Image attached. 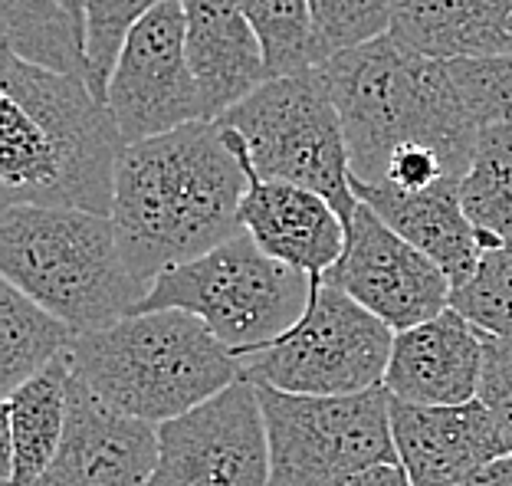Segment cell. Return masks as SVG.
<instances>
[{"instance_id": "obj_1", "label": "cell", "mask_w": 512, "mask_h": 486, "mask_svg": "<svg viewBox=\"0 0 512 486\" xmlns=\"http://www.w3.org/2000/svg\"><path fill=\"white\" fill-rule=\"evenodd\" d=\"M247 191V165L220 122L128 145L109 214L125 263L155 286L158 276L217 250L243 230Z\"/></svg>"}, {"instance_id": "obj_2", "label": "cell", "mask_w": 512, "mask_h": 486, "mask_svg": "<svg viewBox=\"0 0 512 486\" xmlns=\"http://www.w3.org/2000/svg\"><path fill=\"white\" fill-rule=\"evenodd\" d=\"M125 138L83 76L14 53L0 66V188L4 207L33 204L112 214Z\"/></svg>"}, {"instance_id": "obj_3", "label": "cell", "mask_w": 512, "mask_h": 486, "mask_svg": "<svg viewBox=\"0 0 512 486\" xmlns=\"http://www.w3.org/2000/svg\"><path fill=\"white\" fill-rule=\"evenodd\" d=\"M342 115L352 178L384 184L394 155L430 148L467 178L480 125L463 106L444 63L411 53L394 37L332 56L322 66Z\"/></svg>"}, {"instance_id": "obj_4", "label": "cell", "mask_w": 512, "mask_h": 486, "mask_svg": "<svg viewBox=\"0 0 512 486\" xmlns=\"http://www.w3.org/2000/svg\"><path fill=\"white\" fill-rule=\"evenodd\" d=\"M66 358L92 395L155 427L184 418L243 378V358L184 309L132 312L83 332Z\"/></svg>"}, {"instance_id": "obj_5", "label": "cell", "mask_w": 512, "mask_h": 486, "mask_svg": "<svg viewBox=\"0 0 512 486\" xmlns=\"http://www.w3.org/2000/svg\"><path fill=\"white\" fill-rule=\"evenodd\" d=\"M0 273L79 335L132 316L151 289L125 263L112 217L33 204L0 214Z\"/></svg>"}, {"instance_id": "obj_6", "label": "cell", "mask_w": 512, "mask_h": 486, "mask_svg": "<svg viewBox=\"0 0 512 486\" xmlns=\"http://www.w3.org/2000/svg\"><path fill=\"white\" fill-rule=\"evenodd\" d=\"M316 283V276L266 257L247 230H240L217 250L158 276L135 312L184 309L230 352L247 358L299 326Z\"/></svg>"}, {"instance_id": "obj_7", "label": "cell", "mask_w": 512, "mask_h": 486, "mask_svg": "<svg viewBox=\"0 0 512 486\" xmlns=\"http://www.w3.org/2000/svg\"><path fill=\"white\" fill-rule=\"evenodd\" d=\"M220 125L243 142L256 175L322 194L348 227L358 198L342 115L322 66L263 83Z\"/></svg>"}, {"instance_id": "obj_8", "label": "cell", "mask_w": 512, "mask_h": 486, "mask_svg": "<svg viewBox=\"0 0 512 486\" xmlns=\"http://www.w3.org/2000/svg\"><path fill=\"white\" fill-rule=\"evenodd\" d=\"M273 486H342L378 464H394L391 391L378 385L358 395H286L256 385Z\"/></svg>"}, {"instance_id": "obj_9", "label": "cell", "mask_w": 512, "mask_h": 486, "mask_svg": "<svg viewBox=\"0 0 512 486\" xmlns=\"http://www.w3.org/2000/svg\"><path fill=\"white\" fill-rule=\"evenodd\" d=\"M391 349V326L319 280L299 326L243 358V378L286 395H358L384 385Z\"/></svg>"}, {"instance_id": "obj_10", "label": "cell", "mask_w": 512, "mask_h": 486, "mask_svg": "<svg viewBox=\"0 0 512 486\" xmlns=\"http://www.w3.org/2000/svg\"><path fill=\"white\" fill-rule=\"evenodd\" d=\"M106 106L125 145L207 122L197 79L188 60V20L184 4L171 0L128 33L112 69Z\"/></svg>"}, {"instance_id": "obj_11", "label": "cell", "mask_w": 512, "mask_h": 486, "mask_svg": "<svg viewBox=\"0 0 512 486\" xmlns=\"http://www.w3.org/2000/svg\"><path fill=\"white\" fill-rule=\"evenodd\" d=\"M148 486H273L270 437L253 381L240 378L184 418L161 424Z\"/></svg>"}, {"instance_id": "obj_12", "label": "cell", "mask_w": 512, "mask_h": 486, "mask_svg": "<svg viewBox=\"0 0 512 486\" xmlns=\"http://www.w3.org/2000/svg\"><path fill=\"white\" fill-rule=\"evenodd\" d=\"M322 283L342 289L394 332H407L440 316L450 309L453 296L450 276L427 253L394 234L362 201L348 221L345 253L322 276Z\"/></svg>"}, {"instance_id": "obj_13", "label": "cell", "mask_w": 512, "mask_h": 486, "mask_svg": "<svg viewBox=\"0 0 512 486\" xmlns=\"http://www.w3.org/2000/svg\"><path fill=\"white\" fill-rule=\"evenodd\" d=\"M155 467L158 427L122 414L69 375L63 441L33 486H148Z\"/></svg>"}, {"instance_id": "obj_14", "label": "cell", "mask_w": 512, "mask_h": 486, "mask_svg": "<svg viewBox=\"0 0 512 486\" xmlns=\"http://www.w3.org/2000/svg\"><path fill=\"white\" fill-rule=\"evenodd\" d=\"M240 152L250 175V191L240 207V224L256 240L266 257L293 266L322 280L345 253L348 227L342 214L316 191L296 188L286 181H266L250 168L247 148L240 138L224 129Z\"/></svg>"}, {"instance_id": "obj_15", "label": "cell", "mask_w": 512, "mask_h": 486, "mask_svg": "<svg viewBox=\"0 0 512 486\" xmlns=\"http://www.w3.org/2000/svg\"><path fill=\"white\" fill-rule=\"evenodd\" d=\"M483 365L486 335L457 309H444L421 326L394 332L384 388L407 404L453 408L476 401Z\"/></svg>"}, {"instance_id": "obj_16", "label": "cell", "mask_w": 512, "mask_h": 486, "mask_svg": "<svg viewBox=\"0 0 512 486\" xmlns=\"http://www.w3.org/2000/svg\"><path fill=\"white\" fill-rule=\"evenodd\" d=\"M391 434L398 464L414 486H457L509 454L496 421L480 401L424 408L391 398Z\"/></svg>"}, {"instance_id": "obj_17", "label": "cell", "mask_w": 512, "mask_h": 486, "mask_svg": "<svg viewBox=\"0 0 512 486\" xmlns=\"http://www.w3.org/2000/svg\"><path fill=\"white\" fill-rule=\"evenodd\" d=\"M181 4L188 20V60L201 89L204 119L220 122L263 83H270L263 46L240 0H181Z\"/></svg>"}, {"instance_id": "obj_18", "label": "cell", "mask_w": 512, "mask_h": 486, "mask_svg": "<svg viewBox=\"0 0 512 486\" xmlns=\"http://www.w3.org/2000/svg\"><path fill=\"white\" fill-rule=\"evenodd\" d=\"M352 194L368 204L394 234L427 253L450 276L453 289L467 283L480 266L486 250L463 211L457 181L437 184L421 194H407L394 188H371V184L352 178Z\"/></svg>"}, {"instance_id": "obj_19", "label": "cell", "mask_w": 512, "mask_h": 486, "mask_svg": "<svg viewBox=\"0 0 512 486\" xmlns=\"http://www.w3.org/2000/svg\"><path fill=\"white\" fill-rule=\"evenodd\" d=\"M391 37L427 60L512 53V0H394Z\"/></svg>"}, {"instance_id": "obj_20", "label": "cell", "mask_w": 512, "mask_h": 486, "mask_svg": "<svg viewBox=\"0 0 512 486\" xmlns=\"http://www.w3.org/2000/svg\"><path fill=\"white\" fill-rule=\"evenodd\" d=\"M69 358L4 398V486H33L50 470L66 427Z\"/></svg>"}, {"instance_id": "obj_21", "label": "cell", "mask_w": 512, "mask_h": 486, "mask_svg": "<svg viewBox=\"0 0 512 486\" xmlns=\"http://www.w3.org/2000/svg\"><path fill=\"white\" fill-rule=\"evenodd\" d=\"M76 329L23 296L7 280L0 283V391L4 398L69 355Z\"/></svg>"}, {"instance_id": "obj_22", "label": "cell", "mask_w": 512, "mask_h": 486, "mask_svg": "<svg viewBox=\"0 0 512 486\" xmlns=\"http://www.w3.org/2000/svg\"><path fill=\"white\" fill-rule=\"evenodd\" d=\"M460 201L483 250H512V129L486 125L476 138Z\"/></svg>"}, {"instance_id": "obj_23", "label": "cell", "mask_w": 512, "mask_h": 486, "mask_svg": "<svg viewBox=\"0 0 512 486\" xmlns=\"http://www.w3.org/2000/svg\"><path fill=\"white\" fill-rule=\"evenodd\" d=\"M4 53L86 79V40L60 0H0Z\"/></svg>"}, {"instance_id": "obj_24", "label": "cell", "mask_w": 512, "mask_h": 486, "mask_svg": "<svg viewBox=\"0 0 512 486\" xmlns=\"http://www.w3.org/2000/svg\"><path fill=\"white\" fill-rule=\"evenodd\" d=\"M240 7L263 46L270 79L322 66L309 0H240Z\"/></svg>"}, {"instance_id": "obj_25", "label": "cell", "mask_w": 512, "mask_h": 486, "mask_svg": "<svg viewBox=\"0 0 512 486\" xmlns=\"http://www.w3.org/2000/svg\"><path fill=\"white\" fill-rule=\"evenodd\" d=\"M161 4L171 0H86V83L102 102L128 33Z\"/></svg>"}, {"instance_id": "obj_26", "label": "cell", "mask_w": 512, "mask_h": 486, "mask_svg": "<svg viewBox=\"0 0 512 486\" xmlns=\"http://www.w3.org/2000/svg\"><path fill=\"white\" fill-rule=\"evenodd\" d=\"M309 10L322 66L332 56L391 37L394 27V0H309Z\"/></svg>"}, {"instance_id": "obj_27", "label": "cell", "mask_w": 512, "mask_h": 486, "mask_svg": "<svg viewBox=\"0 0 512 486\" xmlns=\"http://www.w3.org/2000/svg\"><path fill=\"white\" fill-rule=\"evenodd\" d=\"M450 309L490 339L512 342V250H486L470 280L453 289Z\"/></svg>"}, {"instance_id": "obj_28", "label": "cell", "mask_w": 512, "mask_h": 486, "mask_svg": "<svg viewBox=\"0 0 512 486\" xmlns=\"http://www.w3.org/2000/svg\"><path fill=\"white\" fill-rule=\"evenodd\" d=\"M444 66L480 129L486 125L512 129V53L483 56V60H453Z\"/></svg>"}, {"instance_id": "obj_29", "label": "cell", "mask_w": 512, "mask_h": 486, "mask_svg": "<svg viewBox=\"0 0 512 486\" xmlns=\"http://www.w3.org/2000/svg\"><path fill=\"white\" fill-rule=\"evenodd\" d=\"M476 401L490 411L499 437L512 454V342L486 335V365Z\"/></svg>"}, {"instance_id": "obj_30", "label": "cell", "mask_w": 512, "mask_h": 486, "mask_svg": "<svg viewBox=\"0 0 512 486\" xmlns=\"http://www.w3.org/2000/svg\"><path fill=\"white\" fill-rule=\"evenodd\" d=\"M342 486H414V483L407 477V470L394 460V464H378L365 473H358V477H352Z\"/></svg>"}, {"instance_id": "obj_31", "label": "cell", "mask_w": 512, "mask_h": 486, "mask_svg": "<svg viewBox=\"0 0 512 486\" xmlns=\"http://www.w3.org/2000/svg\"><path fill=\"white\" fill-rule=\"evenodd\" d=\"M457 486H512V454L496 457L493 464L470 473V477L460 480Z\"/></svg>"}, {"instance_id": "obj_32", "label": "cell", "mask_w": 512, "mask_h": 486, "mask_svg": "<svg viewBox=\"0 0 512 486\" xmlns=\"http://www.w3.org/2000/svg\"><path fill=\"white\" fill-rule=\"evenodd\" d=\"M60 4L69 10V17H73L79 23V30L86 27V0H60ZM86 40V37H83Z\"/></svg>"}]
</instances>
